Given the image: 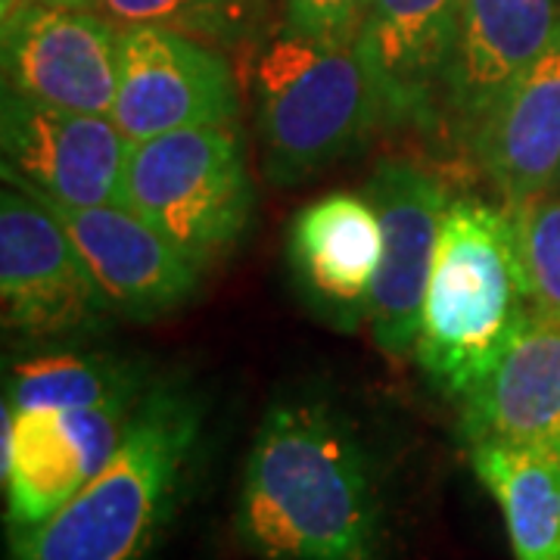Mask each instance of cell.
I'll return each instance as SVG.
<instances>
[{
  "instance_id": "30bf717a",
  "label": "cell",
  "mask_w": 560,
  "mask_h": 560,
  "mask_svg": "<svg viewBox=\"0 0 560 560\" xmlns=\"http://www.w3.org/2000/svg\"><path fill=\"white\" fill-rule=\"evenodd\" d=\"M558 32L560 0H460L458 38L433 138L470 162L482 125Z\"/></svg>"
},
{
  "instance_id": "277c9868",
  "label": "cell",
  "mask_w": 560,
  "mask_h": 560,
  "mask_svg": "<svg viewBox=\"0 0 560 560\" xmlns=\"http://www.w3.org/2000/svg\"><path fill=\"white\" fill-rule=\"evenodd\" d=\"M526 305L511 212L477 197H452L415 346L423 374L460 399L495 364Z\"/></svg>"
},
{
  "instance_id": "8992f818",
  "label": "cell",
  "mask_w": 560,
  "mask_h": 560,
  "mask_svg": "<svg viewBox=\"0 0 560 560\" xmlns=\"http://www.w3.org/2000/svg\"><path fill=\"white\" fill-rule=\"evenodd\" d=\"M0 302L3 330L32 349L91 340L119 315L60 215L13 184L0 197Z\"/></svg>"
},
{
  "instance_id": "4fadbf2b",
  "label": "cell",
  "mask_w": 560,
  "mask_h": 560,
  "mask_svg": "<svg viewBox=\"0 0 560 560\" xmlns=\"http://www.w3.org/2000/svg\"><path fill=\"white\" fill-rule=\"evenodd\" d=\"M383 228L374 202L349 190L324 194L290 221L287 265L302 302L340 334L368 327L381 271Z\"/></svg>"
},
{
  "instance_id": "8fae6325",
  "label": "cell",
  "mask_w": 560,
  "mask_h": 560,
  "mask_svg": "<svg viewBox=\"0 0 560 560\" xmlns=\"http://www.w3.org/2000/svg\"><path fill=\"white\" fill-rule=\"evenodd\" d=\"M383 228V259L371 302L368 330L389 359H411L418 346L427 280L448 209V190L415 162L386 160L368 180Z\"/></svg>"
},
{
  "instance_id": "603a6c76",
  "label": "cell",
  "mask_w": 560,
  "mask_h": 560,
  "mask_svg": "<svg viewBox=\"0 0 560 560\" xmlns=\"http://www.w3.org/2000/svg\"><path fill=\"white\" fill-rule=\"evenodd\" d=\"M28 7H79V10H97V0H0V20L28 10Z\"/></svg>"
},
{
  "instance_id": "6da1fadb",
  "label": "cell",
  "mask_w": 560,
  "mask_h": 560,
  "mask_svg": "<svg viewBox=\"0 0 560 560\" xmlns=\"http://www.w3.org/2000/svg\"><path fill=\"white\" fill-rule=\"evenodd\" d=\"M234 533L259 560H386V501L355 427L318 399H280L243 464Z\"/></svg>"
},
{
  "instance_id": "ac0fdd59",
  "label": "cell",
  "mask_w": 560,
  "mask_h": 560,
  "mask_svg": "<svg viewBox=\"0 0 560 560\" xmlns=\"http://www.w3.org/2000/svg\"><path fill=\"white\" fill-rule=\"evenodd\" d=\"M470 464L495 499L514 560H560V458L545 442H477Z\"/></svg>"
},
{
  "instance_id": "7a4b0ae2",
  "label": "cell",
  "mask_w": 560,
  "mask_h": 560,
  "mask_svg": "<svg viewBox=\"0 0 560 560\" xmlns=\"http://www.w3.org/2000/svg\"><path fill=\"white\" fill-rule=\"evenodd\" d=\"M206 436V401L156 377L101 474L50 521L10 533V560H150L178 517Z\"/></svg>"
},
{
  "instance_id": "2e32d148",
  "label": "cell",
  "mask_w": 560,
  "mask_h": 560,
  "mask_svg": "<svg viewBox=\"0 0 560 560\" xmlns=\"http://www.w3.org/2000/svg\"><path fill=\"white\" fill-rule=\"evenodd\" d=\"M458 401L467 445H551L560 430V320L526 308L495 364Z\"/></svg>"
},
{
  "instance_id": "5bb4252c",
  "label": "cell",
  "mask_w": 560,
  "mask_h": 560,
  "mask_svg": "<svg viewBox=\"0 0 560 560\" xmlns=\"http://www.w3.org/2000/svg\"><path fill=\"white\" fill-rule=\"evenodd\" d=\"M460 0H371L359 47L386 128L436 135L445 72L458 38Z\"/></svg>"
},
{
  "instance_id": "7c38bea8",
  "label": "cell",
  "mask_w": 560,
  "mask_h": 560,
  "mask_svg": "<svg viewBox=\"0 0 560 560\" xmlns=\"http://www.w3.org/2000/svg\"><path fill=\"white\" fill-rule=\"evenodd\" d=\"M3 22V91L40 106L109 116L121 28L101 10L28 7Z\"/></svg>"
},
{
  "instance_id": "e0dca14e",
  "label": "cell",
  "mask_w": 560,
  "mask_h": 560,
  "mask_svg": "<svg viewBox=\"0 0 560 560\" xmlns=\"http://www.w3.org/2000/svg\"><path fill=\"white\" fill-rule=\"evenodd\" d=\"M470 162L499 190L504 209L558 187L560 175V32L508 88L482 125Z\"/></svg>"
},
{
  "instance_id": "9c48e42d",
  "label": "cell",
  "mask_w": 560,
  "mask_h": 560,
  "mask_svg": "<svg viewBox=\"0 0 560 560\" xmlns=\"http://www.w3.org/2000/svg\"><path fill=\"white\" fill-rule=\"evenodd\" d=\"M241 91L224 50L165 28H121L119 91L113 121L131 143L202 128L237 125Z\"/></svg>"
},
{
  "instance_id": "cb8c5ba5",
  "label": "cell",
  "mask_w": 560,
  "mask_h": 560,
  "mask_svg": "<svg viewBox=\"0 0 560 560\" xmlns=\"http://www.w3.org/2000/svg\"><path fill=\"white\" fill-rule=\"evenodd\" d=\"M551 448H555V452H558V458H560V430H558V436H555V440H551Z\"/></svg>"
},
{
  "instance_id": "44dd1931",
  "label": "cell",
  "mask_w": 560,
  "mask_h": 560,
  "mask_svg": "<svg viewBox=\"0 0 560 560\" xmlns=\"http://www.w3.org/2000/svg\"><path fill=\"white\" fill-rule=\"evenodd\" d=\"M508 212L514 221L526 302L560 320V187Z\"/></svg>"
},
{
  "instance_id": "3957f363",
  "label": "cell",
  "mask_w": 560,
  "mask_h": 560,
  "mask_svg": "<svg viewBox=\"0 0 560 560\" xmlns=\"http://www.w3.org/2000/svg\"><path fill=\"white\" fill-rule=\"evenodd\" d=\"M249 91L265 178L296 187L386 128L359 47L280 25L249 50Z\"/></svg>"
},
{
  "instance_id": "d6986e66",
  "label": "cell",
  "mask_w": 560,
  "mask_h": 560,
  "mask_svg": "<svg viewBox=\"0 0 560 560\" xmlns=\"http://www.w3.org/2000/svg\"><path fill=\"white\" fill-rule=\"evenodd\" d=\"M147 361L109 352L38 349L13 361L7 396L13 408H84V405H138L153 386Z\"/></svg>"
},
{
  "instance_id": "7402d4cb",
  "label": "cell",
  "mask_w": 560,
  "mask_h": 560,
  "mask_svg": "<svg viewBox=\"0 0 560 560\" xmlns=\"http://www.w3.org/2000/svg\"><path fill=\"white\" fill-rule=\"evenodd\" d=\"M371 0H283L280 25L320 40L355 44Z\"/></svg>"
},
{
  "instance_id": "ffe728a7",
  "label": "cell",
  "mask_w": 560,
  "mask_h": 560,
  "mask_svg": "<svg viewBox=\"0 0 560 560\" xmlns=\"http://www.w3.org/2000/svg\"><path fill=\"white\" fill-rule=\"evenodd\" d=\"M119 28L150 25L215 50H253L268 35V0H97Z\"/></svg>"
},
{
  "instance_id": "ba28073f",
  "label": "cell",
  "mask_w": 560,
  "mask_h": 560,
  "mask_svg": "<svg viewBox=\"0 0 560 560\" xmlns=\"http://www.w3.org/2000/svg\"><path fill=\"white\" fill-rule=\"evenodd\" d=\"M138 405L13 408L3 401L7 529H32L75 499L116 455Z\"/></svg>"
},
{
  "instance_id": "5b68a950",
  "label": "cell",
  "mask_w": 560,
  "mask_h": 560,
  "mask_svg": "<svg viewBox=\"0 0 560 560\" xmlns=\"http://www.w3.org/2000/svg\"><path fill=\"white\" fill-rule=\"evenodd\" d=\"M121 206L135 209L202 271L249 228L256 190L237 125H202L131 143Z\"/></svg>"
},
{
  "instance_id": "d4e9b609",
  "label": "cell",
  "mask_w": 560,
  "mask_h": 560,
  "mask_svg": "<svg viewBox=\"0 0 560 560\" xmlns=\"http://www.w3.org/2000/svg\"><path fill=\"white\" fill-rule=\"evenodd\" d=\"M558 187H560V175H558Z\"/></svg>"
},
{
  "instance_id": "52a82bcc",
  "label": "cell",
  "mask_w": 560,
  "mask_h": 560,
  "mask_svg": "<svg viewBox=\"0 0 560 560\" xmlns=\"http://www.w3.org/2000/svg\"><path fill=\"white\" fill-rule=\"evenodd\" d=\"M3 180L54 209L121 202L131 140L113 116L40 106L3 91Z\"/></svg>"
},
{
  "instance_id": "9a60e30c",
  "label": "cell",
  "mask_w": 560,
  "mask_h": 560,
  "mask_svg": "<svg viewBox=\"0 0 560 560\" xmlns=\"http://www.w3.org/2000/svg\"><path fill=\"white\" fill-rule=\"evenodd\" d=\"M54 209V206H50ZM121 318L156 320L197 296L202 268L135 209H54Z\"/></svg>"
}]
</instances>
